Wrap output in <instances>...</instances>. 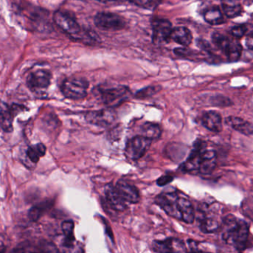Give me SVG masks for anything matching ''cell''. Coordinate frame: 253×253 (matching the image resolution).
<instances>
[{"label": "cell", "instance_id": "6da1fadb", "mask_svg": "<svg viewBox=\"0 0 253 253\" xmlns=\"http://www.w3.org/2000/svg\"><path fill=\"white\" fill-rule=\"evenodd\" d=\"M249 226L245 221L238 220L233 216L224 218L222 224V236L224 241L234 244L239 250H242L248 241Z\"/></svg>", "mask_w": 253, "mask_h": 253}, {"label": "cell", "instance_id": "7a4b0ae2", "mask_svg": "<svg viewBox=\"0 0 253 253\" xmlns=\"http://www.w3.org/2000/svg\"><path fill=\"white\" fill-rule=\"evenodd\" d=\"M97 95L101 102L108 108L116 107L129 99L131 91L125 85L105 86L101 85L96 88Z\"/></svg>", "mask_w": 253, "mask_h": 253}, {"label": "cell", "instance_id": "3957f363", "mask_svg": "<svg viewBox=\"0 0 253 253\" xmlns=\"http://www.w3.org/2000/svg\"><path fill=\"white\" fill-rule=\"evenodd\" d=\"M89 83L84 77H71L66 78L60 85L63 96L73 101L84 99L88 94Z\"/></svg>", "mask_w": 253, "mask_h": 253}, {"label": "cell", "instance_id": "277c9868", "mask_svg": "<svg viewBox=\"0 0 253 253\" xmlns=\"http://www.w3.org/2000/svg\"><path fill=\"white\" fill-rule=\"evenodd\" d=\"M212 41L218 49L223 52L229 61H237L242 53V46L236 38L230 37L220 33L212 35Z\"/></svg>", "mask_w": 253, "mask_h": 253}, {"label": "cell", "instance_id": "5b68a950", "mask_svg": "<svg viewBox=\"0 0 253 253\" xmlns=\"http://www.w3.org/2000/svg\"><path fill=\"white\" fill-rule=\"evenodd\" d=\"M95 25L106 32H117L124 29L126 23L123 17L111 12L98 13L95 17Z\"/></svg>", "mask_w": 253, "mask_h": 253}, {"label": "cell", "instance_id": "8992f818", "mask_svg": "<svg viewBox=\"0 0 253 253\" xmlns=\"http://www.w3.org/2000/svg\"><path fill=\"white\" fill-rule=\"evenodd\" d=\"M54 21L56 25L63 32L72 36H77L79 39L82 34V29L77 19L68 11L58 10L54 14Z\"/></svg>", "mask_w": 253, "mask_h": 253}, {"label": "cell", "instance_id": "52a82bcc", "mask_svg": "<svg viewBox=\"0 0 253 253\" xmlns=\"http://www.w3.org/2000/svg\"><path fill=\"white\" fill-rule=\"evenodd\" d=\"M150 139L143 136H136L128 140L125 148V154L132 161H137L141 158L151 146Z\"/></svg>", "mask_w": 253, "mask_h": 253}, {"label": "cell", "instance_id": "ba28073f", "mask_svg": "<svg viewBox=\"0 0 253 253\" xmlns=\"http://www.w3.org/2000/svg\"><path fill=\"white\" fill-rule=\"evenodd\" d=\"M152 26V40L155 44H164L171 40L172 25L165 19H154Z\"/></svg>", "mask_w": 253, "mask_h": 253}, {"label": "cell", "instance_id": "9c48e42d", "mask_svg": "<svg viewBox=\"0 0 253 253\" xmlns=\"http://www.w3.org/2000/svg\"><path fill=\"white\" fill-rule=\"evenodd\" d=\"M85 119L91 124L107 128L116 121L117 114L112 108H107L102 110L88 112L85 115Z\"/></svg>", "mask_w": 253, "mask_h": 253}, {"label": "cell", "instance_id": "30bf717a", "mask_svg": "<svg viewBox=\"0 0 253 253\" xmlns=\"http://www.w3.org/2000/svg\"><path fill=\"white\" fill-rule=\"evenodd\" d=\"M178 198L179 197L175 192H164L157 196L155 202L169 216L181 220V212L178 206Z\"/></svg>", "mask_w": 253, "mask_h": 253}, {"label": "cell", "instance_id": "8fae6325", "mask_svg": "<svg viewBox=\"0 0 253 253\" xmlns=\"http://www.w3.org/2000/svg\"><path fill=\"white\" fill-rule=\"evenodd\" d=\"M52 74L47 69H37L32 71L27 78V85L32 91H40L49 88Z\"/></svg>", "mask_w": 253, "mask_h": 253}, {"label": "cell", "instance_id": "7c38bea8", "mask_svg": "<svg viewBox=\"0 0 253 253\" xmlns=\"http://www.w3.org/2000/svg\"><path fill=\"white\" fill-rule=\"evenodd\" d=\"M152 248L157 253H182L185 246L179 239L168 238L164 241H154Z\"/></svg>", "mask_w": 253, "mask_h": 253}, {"label": "cell", "instance_id": "4fadbf2b", "mask_svg": "<svg viewBox=\"0 0 253 253\" xmlns=\"http://www.w3.org/2000/svg\"><path fill=\"white\" fill-rule=\"evenodd\" d=\"M115 186L126 203H137L140 202V192L135 186L125 180H119Z\"/></svg>", "mask_w": 253, "mask_h": 253}, {"label": "cell", "instance_id": "5bb4252c", "mask_svg": "<svg viewBox=\"0 0 253 253\" xmlns=\"http://www.w3.org/2000/svg\"><path fill=\"white\" fill-rule=\"evenodd\" d=\"M105 199L108 204L116 211L126 210L127 209V204L124 199L119 195L116 186L110 184L106 186L105 189Z\"/></svg>", "mask_w": 253, "mask_h": 253}, {"label": "cell", "instance_id": "9a60e30c", "mask_svg": "<svg viewBox=\"0 0 253 253\" xmlns=\"http://www.w3.org/2000/svg\"><path fill=\"white\" fill-rule=\"evenodd\" d=\"M20 109L18 105L16 107L10 106L5 102H2L1 104V118L0 124L1 128L5 132H11L13 131V119L15 115L17 113L18 109Z\"/></svg>", "mask_w": 253, "mask_h": 253}, {"label": "cell", "instance_id": "2e32d148", "mask_svg": "<svg viewBox=\"0 0 253 253\" xmlns=\"http://www.w3.org/2000/svg\"><path fill=\"white\" fill-rule=\"evenodd\" d=\"M203 126L211 132H220L223 129L222 118L219 112L209 111L203 115L202 118Z\"/></svg>", "mask_w": 253, "mask_h": 253}, {"label": "cell", "instance_id": "e0dca14e", "mask_svg": "<svg viewBox=\"0 0 253 253\" xmlns=\"http://www.w3.org/2000/svg\"><path fill=\"white\" fill-rule=\"evenodd\" d=\"M225 123L232 129L241 132L245 135H253V125L242 118L233 116L229 117L225 119Z\"/></svg>", "mask_w": 253, "mask_h": 253}, {"label": "cell", "instance_id": "ac0fdd59", "mask_svg": "<svg viewBox=\"0 0 253 253\" xmlns=\"http://www.w3.org/2000/svg\"><path fill=\"white\" fill-rule=\"evenodd\" d=\"M216 167V153L212 150H205L202 153V162L199 171L203 175H209Z\"/></svg>", "mask_w": 253, "mask_h": 253}, {"label": "cell", "instance_id": "d6986e66", "mask_svg": "<svg viewBox=\"0 0 253 253\" xmlns=\"http://www.w3.org/2000/svg\"><path fill=\"white\" fill-rule=\"evenodd\" d=\"M178 209L181 215V220L186 223H193L195 211L189 199L179 197L178 201Z\"/></svg>", "mask_w": 253, "mask_h": 253}, {"label": "cell", "instance_id": "ffe728a7", "mask_svg": "<svg viewBox=\"0 0 253 253\" xmlns=\"http://www.w3.org/2000/svg\"><path fill=\"white\" fill-rule=\"evenodd\" d=\"M192 34L187 28L184 26L173 29L171 35V39L181 46H189L192 42Z\"/></svg>", "mask_w": 253, "mask_h": 253}, {"label": "cell", "instance_id": "44dd1931", "mask_svg": "<svg viewBox=\"0 0 253 253\" xmlns=\"http://www.w3.org/2000/svg\"><path fill=\"white\" fill-rule=\"evenodd\" d=\"M203 18L207 23L218 25L225 22L224 16L220 8L216 5L209 7L203 12Z\"/></svg>", "mask_w": 253, "mask_h": 253}, {"label": "cell", "instance_id": "7402d4cb", "mask_svg": "<svg viewBox=\"0 0 253 253\" xmlns=\"http://www.w3.org/2000/svg\"><path fill=\"white\" fill-rule=\"evenodd\" d=\"M221 7L225 16L230 19L240 16L243 12L241 4L234 1H223L221 2Z\"/></svg>", "mask_w": 253, "mask_h": 253}, {"label": "cell", "instance_id": "603a6c76", "mask_svg": "<svg viewBox=\"0 0 253 253\" xmlns=\"http://www.w3.org/2000/svg\"><path fill=\"white\" fill-rule=\"evenodd\" d=\"M52 206H53V202L50 201H46L36 206H34L29 210V219L32 221H37L46 213V211L50 209Z\"/></svg>", "mask_w": 253, "mask_h": 253}, {"label": "cell", "instance_id": "cb8c5ba5", "mask_svg": "<svg viewBox=\"0 0 253 253\" xmlns=\"http://www.w3.org/2000/svg\"><path fill=\"white\" fill-rule=\"evenodd\" d=\"M141 136L154 140V139L159 138L161 135V129L159 125L153 123H146L141 126Z\"/></svg>", "mask_w": 253, "mask_h": 253}, {"label": "cell", "instance_id": "d4e9b609", "mask_svg": "<svg viewBox=\"0 0 253 253\" xmlns=\"http://www.w3.org/2000/svg\"><path fill=\"white\" fill-rule=\"evenodd\" d=\"M46 153V147L43 143H39L30 146L26 151V154L29 160L34 164H36L40 157H43Z\"/></svg>", "mask_w": 253, "mask_h": 253}, {"label": "cell", "instance_id": "484cf974", "mask_svg": "<svg viewBox=\"0 0 253 253\" xmlns=\"http://www.w3.org/2000/svg\"><path fill=\"white\" fill-rule=\"evenodd\" d=\"M74 223L71 220H66L62 223L61 230L65 236L63 244H71L75 243L74 236Z\"/></svg>", "mask_w": 253, "mask_h": 253}, {"label": "cell", "instance_id": "4316f807", "mask_svg": "<svg viewBox=\"0 0 253 253\" xmlns=\"http://www.w3.org/2000/svg\"><path fill=\"white\" fill-rule=\"evenodd\" d=\"M201 162H202V153L193 150L189 155V158L187 159V161L184 163L183 168L187 171H195V170L199 171Z\"/></svg>", "mask_w": 253, "mask_h": 253}, {"label": "cell", "instance_id": "83f0119b", "mask_svg": "<svg viewBox=\"0 0 253 253\" xmlns=\"http://www.w3.org/2000/svg\"><path fill=\"white\" fill-rule=\"evenodd\" d=\"M220 226L219 220L214 218H204L201 223V229L205 233H215L220 228Z\"/></svg>", "mask_w": 253, "mask_h": 253}, {"label": "cell", "instance_id": "f1b7e54d", "mask_svg": "<svg viewBox=\"0 0 253 253\" xmlns=\"http://www.w3.org/2000/svg\"><path fill=\"white\" fill-rule=\"evenodd\" d=\"M174 52L178 57H182V58L190 59L192 60H200L201 57H202V54L198 52L190 50V49H186V48H179V49H175Z\"/></svg>", "mask_w": 253, "mask_h": 253}, {"label": "cell", "instance_id": "f546056e", "mask_svg": "<svg viewBox=\"0 0 253 253\" xmlns=\"http://www.w3.org/2000/svg\"><path fill=\"white\" fill-rule=\"evenodd\" d=\"M161 87L158 86V85L142 88L141 90L136 93L135 98L137 99H146V98H150L157 94L159 91H161Z\"/></svg>", "mask_w": 253, "mask_h": 253}, {"label": "cell", "instance_id": "4dcf8cb0", "mask_svg": "<svg viewBox=\"0 0 253 253\" xmlns=\"http://www.w3.org/2000/svg\"><path fill=\"white\" fill-rule=\"evenodd\" d=\"M38 248L43 253H60L58 248L55 244L49 241H42L39 243Z\"/></svg>", "mask_w": 253, "mask_h": 253}, {"label": "cell", "instance_id": "1f68e13d", "mask_svg": "<svg viewBox=\"0 0 253 253\" xmlns=\"http://www.w3.org/2000/svg\"><path fill=\"white\" fill-rule=\"evenodd\" d=\"M62 253H84V248L78 243L71 244H63Z\"/></svg>", "mask_w": 253, "mask_h": 253}, {"label": "cell", "instance_id": "d6a6232c", "mask_svg": "<svg viewBox=\"0 0 253 253\" xmlns=\"http://www.w3.org/2000/svg\"><path fill=\"white\" fill-rule=\"evenodd\" d=\"M130 3L133 5H137L140 8H146V9H154L156 7L161 3V2L158 1H135V2H130Z\"/></svg>", "mask_w": 253, "mask_h": 253}, {"label": "cell", "instance_id": "836d02e7", "mask_svg": "<svg viewBox=\"0 0 253 253\" xmlns=\"http://www.w3.org/2000/svg\"><path fill=\"white\" fill-rule=\"evenodd\" d=\"M247 27L245 25H240L235 26L232 29L231 34L236 39L243 37L247 34Z\"/></svg>", "mask_w": 253, "mask_h": 253}, {"label": "cell", "instance_id": "e575fe53", "mask_svg": "<svg viewBox=\"0 0 253 253\" xmlns=\"http://www.w3.org/2000/svg\"><path fill=\"white\" fill-rule=\"evenodd\" d=\"M12 253H43L39 248L33 250L31 247H18L13 250Z\"/></svg>", "mask_w": 253, "mask_h": 253}, {"label": "cell", "instance_id": "d590c367", "mask_svg": "<svg viewBox=\"0 0 253 253\" xmlns=\"http://www.w3.org/2000/svg\"><path fill=\"white\" fill-rule=\"evenodd\" d=\"M173 180V177L171 175H164V176L161 177L157 181V184L160 186H164L167 185V184H169Z\"/></svg>", "mask_w": 253, "mask_h": 253}, {"label": "cell", "instance_id": "8d00e7d4", "mask_svg": "<svg viewBox=\"0 0 253 253\" xmlns=\"http://www.w3.org/2000/svg\"><path fill=\"white\" fill-rule=\"evenodd\" d=\"M246 46L250 50L253 51V32L247 35L246 38Z\"/></svg>", "mask_w": 253, "mask_h": 253}, {"label": "cell", "instance_id": "74e56055", "mask_svg": "<svg viewBox=\"0 0 253 253\" xmlns=\"http://www.w3.org/2000/svg\"></svg>", "mask_w": 253, "mask_h": 253}]
</instances>
